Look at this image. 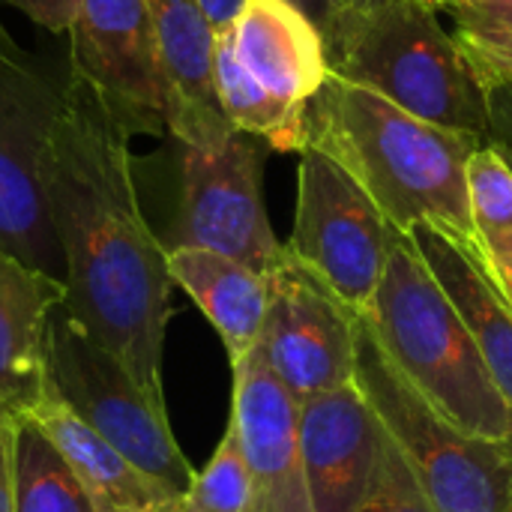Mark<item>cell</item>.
Returning a JSON list of instances; mask_svg holds the SVG:
<instances>
[{"label":"cell","instance_id":"cell-1","mask_svg":"<svg viewBox=\"0 0 512 512\" xmlns=\"http://www.w3.org/2000/svg\"><path fill=\"white\" fill-rule=\"evenodd\" d=\"M129 141L96 96L66 75V102L42 150L39 183L66 264V309L168 411V249L144 219Z\"/></svg>","mask_w":512,"mask_h":512},{"label":"cell","instance_id":"cell-2","mask_svg":"<svg viewBox=\"0 0 512 512\" xmlns=\"http://www.w3.org/2000/svg\"><path fill=\"white\" fill-rule=\"evenodd\" d=\"M306 138L366 189L393 228L432 222L477 240L465 171L483 138L420 120L333 72L306 102Z\"/></svg>","mask_w":512,"mask_h":512},{"label":"cell","instance_id":"cell-3","mask_svg":"<svg viewBox=\"0 0 512 512\" xmlns=\"http://www.w3.org/2000/svg\"><path fill=\"white\" fill-rule=\"evenodd\" d=\"M366 324L399 375L438 414L465 432L512 441L510 408L465 321L435 282L411 237L393 225Z\"/></svg>","mask_w":512,"mask_h":512},{"label":"cell","instance_id":"cell-4","mask_svg":"<svg viewBox=\"0 0 512 512\" xmlns=\"http://www.w3.org/2000/svg\"><path fill=\"white\" fill-rule=\"evenodd\" d=\"M330 72L420 120L489 141V90L423 0L369 9L330 54Z\"/></svg>","mask_w":512,"mask_h":512},{"label":"cell","instance_id":"cell-5","mask_svg":"<svg viewBox=\"0 0 512 512\" xmlns=\"http://www.w3.org/2000/svg\"><path fill=\"white\" fill-rule=\"evenodd\" d=\"M354 381L405 456L435 512H512V441L465 432L438 414L357 318Z\"/></svg>","mask_w":512,"mask_h":512},{"label":"cell","instance_id":"cell-6","mask_svg":"<svg viewBox=\"0 0 512 512\" xmlns=\"http://www.w3.org/2000/svg\"><path fill=\"white\" fill-rule=\"evenodd\" d=\"M45 375L48 390L144 477L174 498L192 489L195 471L177 447L168 411L144 396L129 369L81 327L66 303L48 312Z\"/></svg>","mask_w":512,"mask_h":512},{"label":"cell","instance_id":"cell-7","mask_svg":"<svg viewBox=\"0 0 512 512\" xmlns=\"http://www.w3.org/2000/svg\"><path fill=\"white\" fill-rule=\"evenodd\" d=\"M66 102V78L24 51L0 18V249L51 279H66L39 162Z\"/></svg>","mask_w":512,"mask_h":512},{"label":"cell","instance_id":"cell-8","mask_svg":"<svg viewBox=\"0 0 512 512\" xmlns=\"http://www.w3.org/2000/svg\"><path fill=\"white\" fill-rule=\"evenodd\" d=\"M390 222L366 189L324 150L306 147L297 168V213L285 252L366 318L387 261Z\"/></svg>","mask_w":512,"mask_h":512},{"label":"cell","instance_id":"cell-9","mask_svg":"<svg viewBox=\"0 0 512 512\" xmlns=\"http://www.w3.org/2000/svg\"><path fill=\"white\" fill-rule=\"evenodd\" d=\"M180 207L171 246H198L273 273L285 258L267 219L261 171L264 144L231 132L216 147L180 144Z\"/></svg>","mask_w":512,"mask_h":512},{"label":"cell","instance_id":"cell-10","mask_svg":"<svg viewBox=\"0 0 512 512\" xmlns=\"http://www.w3.org/2000/svg\"><path fill=\"white\" fill-rule=\"evenodd\" d=\"M69 78L129 135H165L171 87L144 0H81L69 27Z\"/></svg>","mask_w":512,"mask_h":512},{"label":"cell","instance_id":"cell-11","mask_svg":"<svg viewBox=\"0 0 512 512\" xmlns=\"http://www.w3.org/2000/svg\"><path fill=\"white\" fill-rule=\"evenodd\" d=\"M267 315L258 354L288 396L303 405L354 381L357 315L288 252L267 273Z\"/></svg>","mask_w":512,"mask_h":512},{"label":"cell","instance_id":"cell-12","mask_svg":"<svg viewBox=\"0 0 512 512\" xmlns=\"http://www.w3.org/2000/svg\"><path fill=\"white\" fill-rule=\"evenodd\" d=\"M231 369V423L249 471L246 512H315L300 456L297 402L267 369L258 348Z\"/></svg>","mask_w":512,"mask_h":512},{"label":"cell","instance_id":"cell-13","mask_svg":"<svg viewBox=\"0 0 512 512\" xmlns=\"http://www.w3.org/2000/svg\"><path fill=\"white\" fill-rule=\"evenodd\" d=\"M297 435L312 510H360L390 435L357 381L297 405Z\"/></svg>","mask_w":512,"mask_h":512},{"label":"cell","instance_id":"cell-14","mask_svg":"<svg viewBox=\"0 0 512 512\" xmlns=\"http://www.w3.org/2000/svg\"><path fill=\"white\" fill-rule=\"evenodd\" d=\"M405 234L465 321L512 414V300L504 294L486 252L477 240H465L432 222H420Z\"/></svg>","mask_w":512,"mask_h":512},{"label":"cell","instance_id":"cell-15","mask_svg":"<svg viewBox=\"0 0 512 512\" xmlns=\"http://www.w3.org/2000/svg\"><path fill=\"white\" fill-rule=\"evenodd\" d=\"M159 36L171 87L168 132L186 147H216L237 132L219 108L213 87L216 30L201 0H144Z\"/></svg>","mask_w":512,"mask_h":512},{"label":"cell","instance_id":"cell-16","mask_svg":"<svg viewBox=\"0 0 512 512\" xmlns=\"http://www.w3.org/2000/svg\"><path fill=\"white\" fill-rule=\"evenodd\" d=\"M228 36L249 75L288 102L306 105L330 75L318 27L288 0H243Z\"/></svg>","mask_w":512,"mask_h":512},{"label":"cell","instance_id":"cell-17","mask_svg":"<svg viewBox=\"0 0 512 512\" xmlns=\"http://www.w3.org/2000/svg\"><path fill=\"white\" fill-rule=\"evenodd\" d=\"M66 300V285L0 249V402L27 414L45 393L48 312Z\"/></svg>","mask_w":512,"mask_h":512},{"label":"cell","instance_id":"cell-18","mask_svg":"<svg viewBox=\"0 0 512 512\" xmlns=\"http://www.w3.org/2000/svg\"><path fill=\"white\" fill-rule=\"evenodd\" d=\"M27 414L57 444L78 483L84 486L93 512H177L183 498L168 495L162 486L144 477L117 447L99 438L51 390Z\"/></svg>","mask_w":512,"mask_h":512},{"label":"cell","instance_id":"cell-19","mask_svg":"<svg viewBox=\"0 0 512 512\" xmlns=\"http://www.w3.org/2000/svg\"><path fill=\"white\" fill-rule=\"evenodd\" d=\"M168 276L198 303L213 330L222 336L231 366L258 345L270 300L264 273L210 249L171 246Z\"/></svg>","mask_w":512,"mask_h":512},{"label":"cell","instance_id":"cell-20","mask_svg":"<svg viewBox=\"0 0 512 512\" xmlns=\"http://www.w3.org/2000/svg\"><path fill=\"white\" fill-rule=\"evenodd\" d=\"M213 87L222 114L237 132H246L282 153L306 150V105L288 102L252 78L234 54L228 27L216 30L213 39Z\"/></svg>","mask_w":512,"mask_h":512},{"label":"cell","instance_id":"cell-21","mask_svg":"<svg viewBox=\"0 0 512 512\" xmlns=\"http://www.w3.org/2000/svg\"><path fill=\"white\" fill-rule=\"evenodd\" d=\"M12 510L93 512L75 471L30 414H15L12 426Z\"/></svg>","mask_w":512,"mask_h":512},{"label":"cell","instance_id":"cell-22","mask_svg":"<svg viewBox=\"0 0 512 512\" xmlns=\"http://www.w3.org/2000/svg\"><path fill=\"white\" fill-rule=\"evenodd\" d=\"M453 39L486 90L512 81V0H447Z\"/></svg>","mask_w":512,"mask_h":512},{"label":"cell","instance_id":"cell-23","mask_svg":"<svg viewBox=\"0 0 512 512\" xmlns=\"http://www.w3.org/2000/svg\"><path fill=\"white\" fill-rule=\"evenodd\" d=\"M468 207L486 258L512 249V165L492 144H480L468 159Z\"/></svg>","mask_w":512,"mask_h":512},{"label":"cell","instance_id":"cell-24","mask_svg":"<svg viewBox=\"0 0 512 512\" xmlns=\"http://www.w3.org/2000/svg\"><path fill=\"white\" fill-rule=\"evenodd\" d=\"M246 504H249V471H246L237 429L228 420V429L213 459L204 465L201 474H195L192 489L183 495L177 512H246Z\"/></svg>","mask_w":512,"mask_h":512},{"label":"cell","instance_id":"cell-25","mask_svg":"<svg viewBox=\"0 0 512 512\" xmlns=\"http://www.w3.org/2000/svg\"><path fill=\"white\" fill-rule=\"evenodd\" d=\"M357 512H435L393 438H387L384 459L372 480V492Z\"/></svg>","mask_w":512,"mask_h":512},{"label":"cell","instance_id":"cell-26","mask_svg":"<svg viewBox=\"0 0 512 512\" xmlns=\"http://www.w3.org/2000/svg\"><path fill=\"white\" fill-rule=\"evenodd\" d=\"M288 3H294L318 27L324 48H327V60H330V54L342 45V39L354 30V24L369 9L387 0H288Z\"/></svg>","mask_w":512,"mask_h":512},{"label":"cell","instance_id":"cell-27","mask_svg":"<svg viewBox=\"0 0 512 512\" xmlns=\"http://www.w3.org/2000/svg\"><path fill=\"white\" fill-rule=\"evenodd\" d=\"M0 3L24 12L30 21L48 27L51 33H69L81 0H0Z\"/></svg>","mask_w":512,"mask_h":512},{"label":"cell","instance_id":"cell-28","mask_svg":"<svg viewBox=\"0 0 512 512\" xmlns=\"http://www.w3.org/2000/svg\"><path fill=\"white\" fill-rule=\"evenodd\" d=\"M489 141L498 147H512V81L489 90Z\"/></svg>","mask_w":512,"mask_h":512},{"label":"cell","instance_id":"cell-29","mask_svg":"<svg viewBox=\"0 0 512 512\" xmlns=\"http://www.w3.org/2000/svg\"><path fill=\"white\" fill-rule=\"evenodd\" d=\"M12 426L15 411L0 402V512L12 510Z\"/></svg>","mask_w":512,"mask_h":512},{"label":"cell","instance_id":"cell-30","mask_svg":"<svg viewBox=\"0 0 512 512\" xmlns=\"http://www.w3.org/2000/svg\"><path fill=\"white\" fill-rule=\"evenodd\" d=\"M240 3H243V0H201L204 15H207V21L213 24V30L228 27V24H231V18H234V15H237V9H240Z\"/></svg>","mask_w":512,"mask_h":512},{"label":"cell","instance_id":"cell-31","mask_svg":"<svg viewBox=\"0 0 512 512\" xmlns=\"http://www.w3.org/2000/svg\"><path fill=\"white\" fill-rule=\"evenodd\" d=\"M489 264H492V270H495V276H498V282H501L504 294L512 300V249L510 252H504V255L489 258Z\"/></svg>","mask_w":512,"mask_h":512},{"label":"cell","instance_id":"cell-32","mask_svg":"<svg viewBox=\"0 0 512 512\" xmlns=\"http://www.w3.org/2000/svg\"><path fill=\"white\" fill-rule=\"evenodd\" d=\"M423 3H426V6H432V9L438 12V9H444V3H447V0H423Z\"/></svg>","mask_w":512,"mask_h":512},{"label":"cell","instance_id":"cell-33","mask_svg":"<svg viewBox=\"0 0 512 512\" xmlns=\"http://www.w3.org/2000/svg\"><path fill=\"white\" fill-rule=\"evenodd\" d=\"M495 147H498V144H495ZM498 150H501V153L507 156V162H510V165H512V147H498Z\"/></svg>","mask_w":512,"mask_h":512}]
</instances>
